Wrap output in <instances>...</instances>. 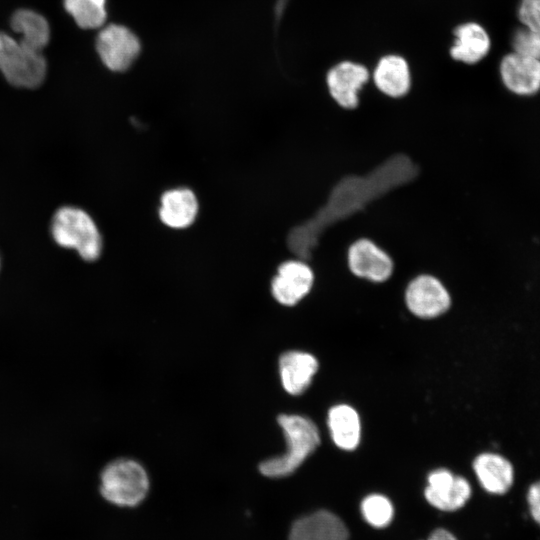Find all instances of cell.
I'll return each mask as SVG.
<instances>
[{"instance_id":"obj_1","label":"cell","mask_w":540,"mask_h":540,"mask_svg":"<svg viewBox=\"0 0 540 540\" xmlns=\"http://www.w3.org/2000/svg\"><path fill=\"white\" fill-rule=\"evenodd\" d=\"M278 424L283 430L287 450L281 456L267 459L259 465V471L269 478L292 474L320 444L317 426L305 416L282 414L278 417Z\"/></svg>"},{"instance_id":"obj_2","label":"cell","mask_w":540,"mask_h":540,"mask_svg":"<svg viewBox=\"0 0 540 540\" xmlns=\"http://www.w3.org/2000/svg\"><path fill=\"white\" fill-rule=\"evenodd\" d=\"M149 491V477L144 467L132 459L109 462L99 477L101 497L119 507H135Z\"/></svg>"},{"instance_id":"obj_3","label":"cell","mask_w":540,"mask_h":540,"mask_svg":"<svg viewBox=\"0 0 540 540\" xmlns=\"http://www.w3.org/2000/svg\"><path fill=\"white\" fill-rule=\"evenodd\" d=\"M51 234L58 245L75 249L85 261H95L101 254L99 230L90 215L80 208L58 209L51 222Z\"/></svg>"},{"instance_id":"obj_4","label":"cell","mask_w":540,"mask_h":540,"mask_svg":"<svg viewBox=\"0 0 540 540\" xmlns=\"http://www.w3.org/2000/svg\"><path fill=\"white\" fill-rule=\"evenodd\" d=\"M0 70L12 85L35 88L43 82L47 65L41 51L0 33Z\"/></svg>"},{"instance_id":"obj_5","label":"cell","mask_w":540,"mask_h":540,"mask_svg":"<svg viewBox=\"0 0 540 540\" xmlns=\"http://www.w3.org/2000/svg\"><path fill=\"white\" fill-rule=\"evenodd\" d=\"M96 50L102 63L113 72L128 70L141 52L137 35L121 24L103 27L96 38Z\"/></svg>"},{"instance_id":"obj_6","label":"cell","mask_w":540,"mask_h":540,"mask_svg":"<svg viewBox=\"0 0 540 540\" xmlns=\"http://www.w3.org/2000/svg\"><path fill=\"white\" fill-rule=\"evenodd\" d=\"M405 302L412 314L431 319L445 313L451 305V297L442 282L429 274L415 277L405 291Z\"/></svg>"},{"instance_id":"obj_7","label":"cell","mask_w":540,"mask_h":540,"mask_svg":"<svg viewBox=\"0 0 540 540\" xmlns=\"http://www.w3.org/2000/svg\"><path fill=\"white\" fill-rule=\"evenodd\" d=\"M347 264L352 274L375 283L388 280L394 269L390 255L368 238H360L350 245Z\"/></svg>"},{"instance_id":"obj_8","label":"cell","mask_w":540,"mask_h":540,"mask_svg":"<svg viewBox=\"0 0 540 540\" xmlns=\"http://www.w3.org/2000/svg\"><path fill=\"white\" fill-rule=\"evenodd\" d=\"M427 481L425 498L430 505L441 511H455L462 508L472 494L468 480L454 475L447 469L432 471Z\"/></svg>"},{"instance_id":"obj_9","label":"cell","mask_w":540,"mask_h":540,"mask_svg":"<svg viewBox=\"0 0 540 540\" xmlns=\"http://www.w3.org/2000/svg\"><path fill=\"white\" fill-rule=\"evenodd\" d=\"M314 272L303 260H288L279 265L271 283L276 301L285 306L296 305L311 290Z\"/></svg>"},{"instance_id":"obj_10","label":"cell","mask_w":540,"mask_h":540,"mask_svg":"<svg viewBox=\"0 0 540 540\" xmlns=\"http://www.w3.org/2000/svg\"><path fill=\"white\" fill-rule=\"evenodd\" d=\"M368 79L369 72L363 65L344 61L329 70L327 86L339 106L354 109L359 104L358 92Z\"/></svg>"},{"instance_id":"obj_11","label":"cell","mask_w":540,"mask_h":540,"mask_svg":"<svg viewBox=\"0 0 540 540\" xmlns=\"http://www.w3.org/2000/svg\"><path fill=\"white\" fill-rule=\"evenodd\" d=\"M502 81L516 95L531 96L540 90V60L516 52L506 55L500 65Z\"/></svg>"},{"instance_id":"obj_12","label":"cell","mask_w":540,"mask_h":540,"mask_svg":"<svg viewBox=\"0 0 540 540\" xmlns=\"http://www.w3.org/2000/svg\"><path fill=\"white\" fill-rule=\"evenodd\" d=\"M349 531L334 513L318 510L297 519L290 530L289 540H348Z\"/></svg>"},{"instance_id":"obj_13","label":"cell","mask_w":540,"mask_h":540,"mask_svg":"<svg viewBox=\"0 0 540 540\" xmlns=\"http://www.w3.org/2000/svg\"><path fill=\"white\" fill-rule=\"evenodd\" d=\"M482 488L493 495L507 493L514 482V467L504 456L494 452L479 454L472 464Z\"/></svg>"},{"instance_id":"obj_14","label":"cell","mask_w":540,"mask_h":540,"mask_svg":"<svg viewBox=\"0 0 540 540\" xmlns=\"http://www.w3.org/2000/svg\"><path fill=\"white\" fill-rule=\"evenodd\" d=\"M318 366L317 359L310 353L296 350L283 353L279 359V372L285 391L291 395L304 393Z\"/></svg>"},{"instance_id":"obj_15","label":"cell","mask_w":540,"mask_h":540,"mask_svg":"<svg viewBox=\"0 0 540 540\" xmlns=\"http://www.w3.org/2000/svg\"><path fill=\"white\" fill-rule=\"evenodd\" d=\"M198 213L195 194L187 188L166 191L161 197L159 216L168 227L183 229L190 226Z\"/></svg>"},{"instance_id":"obj_16","label":"cell","mask_w":540,"mask_h":540,"mask_svg":"<svg viewBox=\"0 0 540 540\" xmlns=\"http://www.w3.org/2000/svg\"><path fill=\"white\" fill-rule=\"evenodd\" d=\"M328 428L333 442L340 449L352 451L359 445L361 422L353 407L347 404H338L330 408Z\"/></svg>"},{"instance_id":"obj_17","label":"cell","mask_w":540,"mask_h":540,"mask_svg":"<svg viewBox=\"0 0 540 540\" xmlns=\"http://www.w3.org/2000/svg\"><path fill=\"white\" fill-rule=\"evenodd\" d=\"M376 87L385 95L399 98L410 89V71L404 58L396 55L383 57L374 71Z\"/></svg>"},{"instance_id":"obj_18","label":"cell","mask_w":540,"mask_h":540,"mask_svg":"<svg viewBox=\"0 0 540 540\" xmlns=\"http://www.w3.org/2000/svg\"><path fill=\"white\" fill-rule=\"evenodd\" d=\"M454 34L456 39L450 50L453 59L474 64L487 55L490 39L480 25L476 23L462 24L455 29Z\"/></svg>"},{"instance_id":"obj_19","label":"cell","mask_w":540,"mask_h":540,"mask_svg":"<svg viewBox=\"0 0 540 540\" xmlns=\"http://www.w3.org/2000/svg\"><path fill=\"white\" fill-rule=\"evenodd\" d=\"M11 27L20 36L18 40L37 51H42L49 42V24L42 15L33 10L16 11L11 18Z\"/></svg>"},{"instance_id":"obj_20","label":"cell","mask_w":540,"mask_h":540,"mask_svg":"<svg viewBox=\"0 0 540 540\" xmlns=\"http://www.w3.org/2000/svg\"><path fill=\"white\" fill-rule=\"evenodd\" d=\"M66 11L83 29H97L104 25L106 0H64Z\"/></svg>"},{"instance_id":"obj_21","label":"cell","mask_w":540,"mask_h":540,"mask_svg":"<svg viewBox=\"0 0 540 540\" xmlns=\"http://www.w3.org/2000/svg\"><path fill=\"white\" fill-rule=\"evenodd\" d=\"M361 513L365 521L375 528L388 526L394 515L391 501L384 495L371 494L361 502Z\"/></svg>"},{"instance_id":"obj_22","label":"cell","mask_w":540,"mask_h":540,"mask_svg":"<svg viewBox=\"0 0 540 540\" xmlns=\"http://www.w3.org/2000/svg\"><path fill=\"white\" fill-rule=\"evenodd\" d=\"M514 52L540 60V34L528 29H518L512 40Z\"/></svg>"},{"instance_id":"obj_23","label":"cell","mask_w":540,"mask_h":540,"mask_svg":"<svg viewBox=\"0 0 540 540\" xmlns=\"http://www.w3.org/2000/svg\"><path fill=\"white\" fill-rule=\"evenodd\" d=\"M519 19L526 28L540 34V0H522Z\"/></svg>"},{"instance_id":"obj_24","label":"cell","mask_w":540,"mask_h":540,"mask_svg":"<svg viewBox=\"0 0 540 540\" xmlns=\"http://www.w3.org/2000/svg\"><path fill=\"white\" fill-rule=\"evenodd\" d=\"M527 502L532 519L540 525V480L529 486Z\"/></svg>"},{"instance_id":"obj_25","label":"cell","mask_w":540,"mask_h":540,"mask_svg":"<svg viewBox=\"0 0 540 540\" xmlns=\"http://www.w3.org/2000/svg\"><path fill=\"white\" fill-rule=\"evenodd\" d=\"M428 540H457V538L448 530L438 528L429 535Z\"/></svg>"},{"instance_id":"obj_26","label":"cell","mask_w":540,"mask_h":540,"mask_svg":"<svg viewBox=\"0 0 540 540\" xmlns=\"http://www.w3.org/2000/svg\"><path fill=\"white\" fill-rule=\"evenodd\" d=\"M287 5V0H276L275 4V18L278 22L280 18L282 17V14L285 10V7Z\"/></svg>"}]
</instances>
